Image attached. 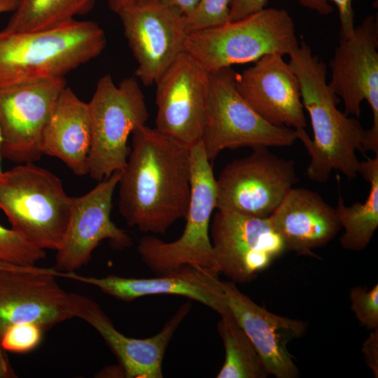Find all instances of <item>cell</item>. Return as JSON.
I'll return each mask as SVG.
<instances>
[{"mask_svg": "<svg viewBox=\"0 0 378 378\" xmlns=\"http://www.w3.org/2000/svg\"><path fill=\"white\" fill-rule=\"evenodd\" d=\"M118 210L129 226L164 234L186 219L191 195V149L144 125L132 146L118 182Z\"/></svg>", "mask_w": 378, "mask_h": 378, "instance_id": "6da1fadb", "label": "cell"}, {"mask_svg": "<svg viewBox=\"0 0 378 378\" xmlns=\"http://www.w3.org/2000/svg\"><path fill=\"white\" fill-rule=\"evenodd\" d=\"M288 56L313 130V139L305 129L295 130L310 155L307 176L322 183L335 170L349 181L356 178L360 162L356 153H365L367 130L356 118L337 108L340 100L328 85L327 65L308 44L302 41Z\"/></svg>", "mask_w": 378, "mask_h": 378, "instance_id": "7a4b0ae2", "label": "cell"}, {"mask_svg": "<svg viewBox=\"0 0 378 378\" xmlns=\"http://www.w3.org/2000/svg\"><path fill=\"white\" fill-rule=\"evenodd\" d=\"M96 22L74 19L32 31H0V88L64 78L106 46Z\"/></svg>", "mask_w": 378, "mask_h": 378, "instance_id": "3957f363", "label": "cell"}, {"mask_svg": "<svg viewBox=\"0 0 378 378\" xmlns=\"http://www.w3.org/2000/svg\"><path fill=\"white\" fill-rule=\"evenodd\" d=\"M299 46L295 23L284 9L269 8L244 18L191 31L184 51L208 74L276 53L289 55Z\"/></svg>", "mask_w": 378, "mask_h": 378, "instance_id": "277c9868", "label": "cell"}, {"mask_svg": "<svg viewBox=\"0 0 378 378\" xmlns=\"http://www.w3.org/2000/svg\"><path fill=\"white\" fill-rule=\"evenodd\" d=\"M72 200L59 177L34 162L0 174V209L11 228L41 249L57 251L62 245Z\"/></svg>", "mask_w": 378, "mask_h": 378, "instance_id": "5b68a950", "label": "cell"}, {"mask_svg": "<svg viewBox=\"0 0 378 378\" xmlns=\"http://www.w3.org/2000/svg\"><path fill=\"white\" fill-rule=\"evenodd\" d=\"M191 149V195L186 225L176 240L166 242L150 234L142 237L137 251L156 276L183 266L219 273L210 238V223L216 209V182L202 141Z\"/></svg>", "mask_w": 378, "mask_h": 378, "instance_id": "8992f818", "label": "cell"}, {"mask_svg": "<svg viewBox=\"0 0 378 378\" xmlns=\"http://www.w3.org/2000/svg\"><path fill=\"white\" fill-rule=\"evenodd\" d=\"M88 107L91 135L88 174L99 182L124 168L130 151L128 137L146 125L148 111L136 77L115 85L109 74L98 80Z\"/></svg>", "mask_w": 378, "mask_h": 378, "instance_id": "52a82bcc", "label": "cell"}, {"mask_svg": "<svg viewBox=\"0 0 378 378\" xmlns=\"http://www.w3.org/2000/svg\"><path fill=\"white\" fill-rule=\"evenodd\" d=\"M237 74L232 66L209 74L202 143L211 163L225 149L287 147L298 140L295 130L274 125L253 109L237 88Z\"/></svg>", "mask_w": 378, "mask_h": 378, "instance_id": "ba28073f", "label": "cell"}, {"mask_svg": "<svg viewBox=\"0 0 378 378\" xmlns=\"http://www.w3.org/2000/svg\"><path fill=\"white\" fill-rule=\"evenodd\" d=\"M298 181L292 160L267 147L253 148L250 155L229 162L216 178V209L267 218Z\"/></svg>", "mask_w": 378, "mask_h": 378, "instance_id": "9c48e42d", "label": "cell"}, {"mask_svg": "<svg viewBox=\"0 0 378 378\" xmlns=\"http://www.w3.org/2000/svg\"><path fill=\"white\" fill-rule=\"evenodd\" d=\"M330 88L344 103V113L358 118L366 100L373 116L365 151L378 154V20L366 16L347 38H340L330 61Z\"/></svg>", "mask_w": 378, "mask_h": 378, "instance_id": "30bf717a", "label": "cell"}, {"mask_svg": "<svg viewBox=\"0 0 378 378\" xmlns=\"http://www.w3.org/2000/svg\"><path fill=\"white\" fill-rule=\"evenodd\" d=\"M209 232L219 273L234 283L252 281L286 251L268 217L216 209Z\"/></svg>", "mask_w": 378, "mask_h": 378, "instance_id": "8fae6325", "label": "cell"}, {"mask_svg": "<svg viewBox=\"0 0 378 378\" xmlns=\"http://www.w3.org/2000/svg\"><path fill=\"white\" fill-rule=\"evenodd\" d=\"M209 83V74L183 52L155 83V128L188 148L201 142Z\"/></svg>", "mask_w": 378, "mask_h": 378, "instance_id": "7c38bea8", "label": "cell"}, {"mask_svg": "<svg viewBox=\"0 0 378 378\" xmlns=\"http://www.w3.org/2000/svg\"><path fill=\"white\" fill-rule=\"evenodd\" d=\"M118 15L137 63L136 77L146 85L155 83L184 52L186 17L153 0L127 6Z\"/></svg>", "mask_w": 378, "mask_h": 378, "instance_id": "4fadbf2b", "label": "cell"}, {"mask_svg": "<svg viewBox=\"0 0 378 378\" xmlns=\"http://www.w3.org/2000/svg\"><path fill=\"white\" fill-rule=\"evenodd\" d=\"M64 78L0 88L1 155L18 164L34 162L42 130L62 90Z\"/></svg>", "mask_w": 378, "mask_h": 378, "instance_id": "5bb4252c", "label": "cell"}, {"mask_svg": "<svg viewBox=\"0 0 378 378\" xmlns=\"http://www.w3.org/2000/svg\"><path fill=\"white\" fill-rule=\"evenodd\" d=\"M55 277L52 268L0 267V336L18 323H34L44 330L74 318L69 293Z\"/></svg>", "mask_w": 378, "mask_h": 378, "instance_id": "9a60e30c", "label": "cell"}, {"mask_svg": "<svg viewBox=\"0 0 378 378\" xmlns=\"http://www.w3.org/2000/svg\"><path fill=\"white\" fill-rule=\"evenodd\" d=\"M120 174L121 171L115 172L88 192L73 197L66 233L56 251L55 270H78L88 262L92 251L104 239L119 248L131 246V237L111 219L113 196Z\"/></svg>", "mask_w": 378, "mask_h": 378, "instance_id": "2e32d148", "label": "cell"}, {"mask_svg": "<svg viewBox=\"0 0 378 378\" xmlns=\"http://www.w3.org/2000/svg\"><path fill=\"white\" fill-rule=\"evenodd\" d=\"M73 316L93 327L117 357L125 377L162 378V361L176 329L189 313L191 303L183 304L156 335L137 339L119 332L100 306L91 298L69 293Z\"/></svg>", "mask_w": 378, "mask_h": 378, "instance_id": "e0dca14e", "label": "cell"}, {"mask_svg": "<svg viewBox=\"0 0 378 378\" xmlns=\"http://www.w3.org/2000/svg\"><path fill=\"white\" fill-rule=\"evenodd\" d=\"M226 303L253 344L269 375L295 378L299 374L288 344L302 337L307 323L274 314L254 302L231 281H221Z\"/></svg>", "mask_w": 378, "mask_h": 378, "instance_id": "ac0fdd59", "label": "cell"}, {"mask_svg": "<svg viewBox=\"0 0 378 378\" xmlns=\"http://www.w3.org/2000/svg\"><path fill=\"white\" fill-rule=\"evenodd\" d=\"M283 57L276 53L266 55L237 73V88L268 122L295 130L305 129L299 80Z\"/></svg>", "mask_w": 378, "mask_h": 378, "instance_id": "d6986e66", "label": "cell"}, {"mask_svg": "<svg viewBox=\"0 0 378 378\" xmlns=\"http://www.w3.org/2000/svg\"><path fill=\"white\" fill-rule=\"evenodd\" d=\"M99 288L103 293L125 302L152 295H176L203 304L220 316L230 313L218 273L190 265L153 278H127L116 275L104 277L80 276L73 272L57 273Z\"/></svg>", "mask_w": 378, "mask_h": 378, "instance_id": "ffe728a7", "label": "cell"}, {"mask_svg": "<svg viewBox=\"0 0 378 378\" xmlns=\"http://www.w3.org/2000/svg\"><path fill=\"white\" fill-rule=\"evenodd\" d=\"M286 251L315 256L312 250L326 246L341 225L335 209L316 192L292 188L268 217Z\"/></svg>", "mask_w": 378, "mask_h": 378, "instance_id": "44dd1931", "label": "cell"}, {"mask_svg": "<svg viewBox=\"0 0 378 378\" xmlns=\"http://www.w3.org/2000/svg\"><path fill=\"white\" fill-rule=\"evenodd\" d=\"M91 135L88 103L69 87L59 96L42 130V155L57 158L77 176L88 174Z\"/></svg>", "mask_w": 378, "mask_h": 378, "instance_id": "7402d4cb", "label": "cell"}, {"mask_svg": "<svg viewBox=\"0 0 378 378\" xmlns=\"http://www.w3.org/2000/svg\"><path fill=\"white\" fill-rule=\"evenodd\" d=\"M358 173L370 184L366 200L346 206L340 195L335 208L341 227L344 230L340 239V245L353 251L363 250L378 226V154L359 162Z\"/></svg>", "mask_w": 378, "mask_h": 378, "instance_id": "603a6c76", "label": "cell"}, {"mask_svg": "<svg viewBox=\"0 0 378 378\" xmlns=\"http://www.w3.org/2000/svg\"><path fill=\"white\" fill-rule=\"evenodd\" d=\"M95 0H18L4 28L15 32L56 27L88 12Z\"/></svg>", "mask_w": 378, "mask_h": 378, "instance_id": "cb8c5ba5", "label": "cell"}, {"mask_svg": "<svg viewBox=\"0 0 378 378\" xmlns=\"http://www.w3.org/2000/svg\"><path fill=\"white\" fill-rule=\"evenodd\" d=\"M225 351L218 378H266L269 374L249 337L231 312L220 316L217 324Z\"/></svg>", "mask_w": 378, "mask_h": 378, "instance_id": "d4e9b609", "label": "cell"}, {"mask_svg": "<svg viewBox=\"0 0 378 378\" xmlns=\"http://www.w3.org/2000/svg\"><path fill=\"white\" fill-rule=\"evenodd\" d=\"M46 255L45 250L32 244L13 228L0 225V267L36 265Z\"/></svg>", "mask_w": 378, "mask_h": 378, "instance_id": "484cf974", "label": "cell"}, {"mask_svg": "<svg viewBox=\"0 0 378 378\" xmlns=\"http://www.w3.org/2000/svg\"><path fill=\"white\" fill-rule=\"evenodd\" d=\"M43 329L34 323H22L9 326L0 336V344L6 351L26 354L36 349L41 342Z\"/></svg>", "mask_w": 378, "mask_h": 378, "instance_id": "4316f807", "label": "cell"}, {"mask_svg": "<svg viewBox=\"0 0 378 378\" xmlns=\"http://www.w3.org/2000/svg\"><path fill=\"white\" fill-rule=\"evenodd\" d=\"M230 0H200L193 12L186 17L188 34L229 21Z\"/></svg>", "mask_w": 378, "mask_h": 378, "instance_id": "83f0119b", "label": "cell"}, {"mask_svg": "<svg viewBox=\"0 0 378 378\" xmlns=\"http://www.w3.org/2000/svg\"><path fill=\"white\" fill-rule=\"evenodd\" d=\"M351 309L360 324L372 330L378 328V284L371 289L356 286L349 293Z\"/></svg>", "mask_w": 378, "mask_h": 378, "instance_id": "f1b7e54d", "label": "cell"}, {"mask_svg": "<svg viewBox=\"0 0 378 378\" xmlns=\"http://www.w3.org/2000/svg\"><path fill=\"white\" fill-rule=\"evenodd\" d=\"M268 0H230L229 21L237 20L258 12L267 6Z\"/></svg>", "mask_w": 378, "mask_h": 378, "instance_id": "f546056e", "label": "cell"}, {"mask_svg": "<svg viewBox=\"0 0 378 378\" xmlns=\"http://www.w3.org/2000/svg\"><path fill=\"white\" fill-rule=\"evenodd\" d=\"M333 2L337 7L340 22V37L347 38L353 34L354 25V0H327Z\"/></svg>", "mask_w": 378, "mask_h": 378, "instance_id": "4dcf8cb0", "label": "cell"}, {"mask_svg": "<svg viewBox=\"0 0 378 378\" xmlns=\"http://www.w3.org/2000/svg\"><path fill=\"white\" fill-rule=\"evenodd\" d=\"M362 352L368 367L374 377H378V328L370 330L362 346Z\"/></svg>", "mask_w": 378, "mask_h": 378, "instance_id": "1f68e13d", "label": "cell"}, {"mask_svg": "<svg viewBox=\"0 0 378 378\" xmlns=\"http://www.w3.org/2000/svg\"><path fill=\"white\" fill-rule=\"evenodd\" d=\"M160 4L178 10L185 17L190 15L197 6L200 0H153Z\"/></svg>", "mask_w": 378, "mask_h": 378, "instance_id": "d6a6232c", "label": "cell"}, {"mask_svg": "<svg viewBox=\"0 0 378 378\" xmlns=\"http://www.w3.org/2000/svg\"><path fill=\"white\" fill-rule=\"evenodd\" d=\"M298 3L318 13L326 15L330 14L333 9L327 0H297Z\"/></svg>", "mask_w": 378, "mask_h": 378, "instance_id": "836d02e7", "label": "cell"}, {"mask_svg": "<svg viewBox=\"0 0 378 378\" xmlns=\"http://www.w3.org/2000/svg\"><path fill=\"white\" fill-rule=\"evenodd\" d=\"M17 377L6 351L0 344V378H15Z\"/></svg>", "mask_w": 378, "mask_h": 378, "instance_id": "e575fe53", "label": "cell"}, {"mask_svg": "<svg viewBox=\"0 0 378 378\" xmlns=\"http://www.w3.org/2000/svg\"><path fill=\"white\" fill-rule=\"evenodd\" d=\"M147 0H108L109 8L115 13H118L124 8L139 4Z\"/></svg>", "mask_w": 378, "mask_h": 378, "instance_id": "d590c367", "label": "cell"}, {"mask_svg": "<svg viewBox=\"0 0 378 378\" xmlns=\"http://www.w3.org/2000/svg\"><path fill=\"white\" fill-rule=\"evenodd\" d=\"M18 4V0H0V14L13 12Z\"/></svg>", "mask_w": 378, "mask_h": 378, "instance_id": "8d00e7d4", "label": "cell"}, {"mask_svg": "<svg viewBox=\"0 0 378 378\" xmlns=\"http://www.w3.org/2000/svg\"><path fill=\"white\" fill-rule=\"evenodd\" d=\"M1 141H2V138H1V132H0V174H1L2 171H1Z\"/></svg>", "mask_w": 378, "mask_h": 378, "instance_id": "74e56055", "label": "cell"}]
</instances>
